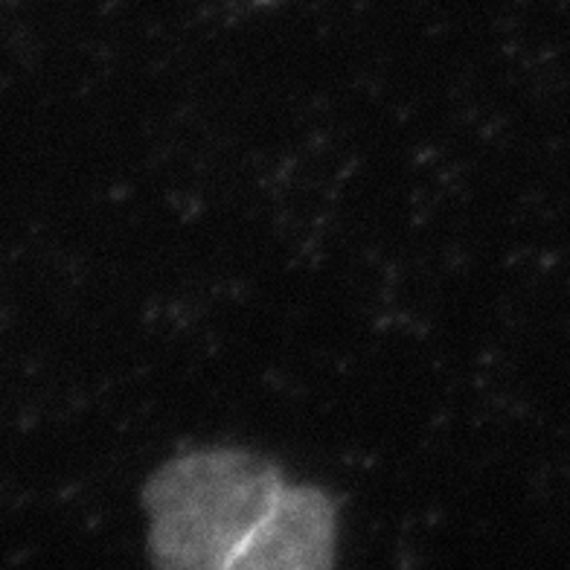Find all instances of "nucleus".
<instances>
[{
	"mask_svg": "<svg viewBox=\"0 0 570 570\" xmlns=\"http://www.w3.org/2000/svg\"><path fill=\"white\" fill-rule=\"evenodd\" d=\"M151 550L175 568H323L335 510L248 451H198L155 474Z\"/></svg>",
	"mask_w": 570,
	"mask_h": 570,
	"instance_id": "1",
	"label": "nucleus"
}]
</instances>
